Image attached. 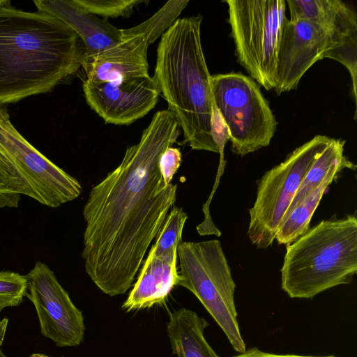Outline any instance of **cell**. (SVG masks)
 I'll use <instances>...</instances> for the list:
<instances>
[{
  "instance_id": "ffe728a7",
  "label": "cell",
  "mask_w": 357,
  "mask_h": 357,
  "mask_svg": "<svg viewBox=\"0 0 357 357\" xmlns=\"http://www.w3.org/2000/svg\"><path fill=\"white\" fill-rule=\"evenodd\" d=\"M22 195L36 199L29 185L0 148V209L17 208Z\"/></svg>"
},
{
  "instance_id": "30bf717a",
  "label": "cell",
  "mask_w": 357,
  "mask_h": 357,
  "mask_svg": "<svg viewBox=\"0 0 357 357\" xmlns=\"http://www.w3.org/2000/svg\"><path fill=\"white\" fill-rule=\"evenodd\" d=\"M188 0L167 1L153 16L128 29H122V38L116 45L84 60L86 79L112 82L149 75V46L178 18Z\"/></svg>"
},
{
  "instance_id": "e0dca14e",
  "label": "cell",
  "mask_w": 357,
  "mask_h": 357,
  "mask_svg": "<svg viewBox=\"0 0 357 357\" xmlns=\"http://www.w3.org/2000/svg\"><path fill=\"white\" fill-rule=\"evenodd\" d=\"M291 21L309 20L348 37H357V15L340 0H287Z\"/></svg>"
},
{
  "instance_id": "52a82bcc",
  "label": "cell",
  "mask_w": 357,
  "mask_h": 357,
  "mask_svg": "<svg viewBox=\"0 0 357 357\" xmlns=\"http://www.w3.org/2000/svg\"><path fill=\"white\" fill-rule=\"evenodd\" d=\"M211 86L232 152L244 156L268 146L278 123L259 85L250 77L231 72L211 75Z\"/></svg>"
},
{
  "instance_id": "6da1fadb",
  "label": "cell",
  "mask_w": 357,
  "mask_h": 357,
  "mask_svg": "<svg viewBox=\"0 0 357 357\" xmlns=\"http://www.w3.org/2000/svg\"><path fill=\"white\" fill-rule=\"evenodd\" d=\"M181 128L167 109L158 111L119 165L91 190L83 209L85 271L104 294H125L176 198L159 169Z\"/></svg>"
},
{
  "instance_id": "9c48e42d",
  "label": "cell",
  "mask_w": 357,
  "mask_h": 357,
  "mask_svg": "<svg viewBox=\"0 0 357 357\" xmlns=\"http://www.w3.org/2000/svg\"><path fill=\"white\" fill-rule=\"evenodd\" d=\"M356 57L357 37L344 36L309 20L287 19L277 54L274 90L280 96L296 89L308 69L324 58L335 59L354 72Z\"/></svg>"
},
{
  "instance_id": "ba28073f",
  "label": "cell",
  "mask_w": 357,
  "mask_h": 357,
  "mask_svg": "<svg viewBox=\"0 0 357 357\" xmlns=\"http://www.w3.org/2000/svg\"><path fill=\"white\" fill-rule=\"evenodd\" d=\"M332 140L318 135L267 171L257 183V196L249 209L248 236L259 249L272 245L278 229L307 171Z\"/></svg>"
},
{
  "instance_id": "2e32d148",
  "label": "cell",
  "mask_w": 357,
  "mask_h": 357,
  "mask_svg": "<svg viewBox=\"0 0 357 357\" xmlns=\"http://www.w3.org/2000/svg\"><path fill=\"white\" fill-rule=\"evenodd\" d=\"M209 324L195 312L181 308L169 315L167 334L177 357H220L209 345L204 331Z\"/></svg>"
},
{
  "instance_id": "7c38bea8",
  "label": "cell",
  "mask_w": 357,
  "mask_h": 357,
  "mask_svg": "<svg viewBox=\"0 0 357 357\" xmlns=\"http://www.w3.org/2000/svg\"><path fill=\"white\" fill-rule=\"evenodd\" d=\"M29 294L39 320L40 332L58 347H76L84 339L82 312L47 265L37 261L26 275Z\"/></svg>"
},
{
  "instance_id": "5bb4252c",
  "label": "cell",
  "mask_w": 357,
  "mask_h": 357,
  "mask_svg": "<svg viewBox=\"0 0 357 357\" xmlns=\"http://www.w3.org/2000/svg\"><path fill=\"white\" fill-rule=\"evenodd\" d=\"M177 248L167 250L151 245L123 309L127 312L139 310L165 301L180 280Z\"/></svg>"
},
{
  "instance_id": "3957f363",
  "label": "cell",
  "mask_w": 357,
  "mask_h": 357,
  "mask_svg": "<svg viewBox=\"0 0 357 357\" xmlns=\"http://www.w3.org/2000/svg\"><path fill=\"white\" fill-rule=\"evenodd\" d=\"M203 17L178 18L161 36L154 79L193 150L218 153L211 135V77L202 41Z\"/></svg>"
},
{
  "instance_id": "9a60e30c",
  "label": "cell",
  "mask_w": 357,
  "mask_h": 357,
  "mask_svg": "<svg viewBox=\"0 0 357 357\" xmlns=\"http://www.w3.org/2000/svg\"><path fill=\"white\" fill-rule=\"evenodd\" d=\"M33 3L38 11L56 17L78 35L85 47L84 59L116 45L122 38V29L110 24L107 18L85 11L74 0H38Z\"/></svg>"
},
{
  "instance_id": "484cf974",
  "label": "cell",
  "mask_w": 357,
  "mask_h": 357,
  "mask_svg": "<svg viewBox=\"0 0 357 357\" xmlns=\"http://www.w3.org/2000/svg\"><path fill=\"white\" fill-rule=\"evenodd\" d=\"M7 326L8 319L6 318L0 321V357H6L2 352L1 345L5 338Z\"/></svg>"
},
{
  "instance_id": "83f0119b",
  "label": "cell",
  "mask_w": 357,
  "mask_h": 357,
  "mask_svg": "<svg viewBox=\"0 0 357 357\" xmlns=\"http://www.w3.org/2000/svg\"><path fill=\"white\" fill-rule=\"evenodd\" d=\"M30 357H50L41 354H33Z\"/></svg>"
},
{
  "instance_id": "cb8c5ba5",
  "label": "cell",
  "mask_w": 357,
  "mask_h": 357,
  "mask_svg": "<svg viewBox=\"0 0 357 357\" xmlns=\"http://www.w3.org/2000/svg\"><path fill=\"white\" fill-rule=\"evenodd\" d=\"M182 162V155L178 148L169 147L161 155L159 160V169L166 185L172 183L174 175Z\"/></svg>"
},
{
  "instance_id": "277c9868",
  "label": "cell",
  "mask_w": 357,
  "mask_h": 357,
  "mask_svg": "<svg viewBox=\"0 0 357 357\" xmlns=\"http://www.w3.org/2000/svg\"><path fill=\"white\" fill-rule=\"evenodd\" d=\"M281 287L292 298H312L357 273V218L323 220L286 245Z\"/></svg>"
},
{
  "instance_id": "d4e9b609",
  "label": "cell",
  "mask_w": 357,
  "mask_h": 357,
  "mask_svg": "<svg viewBox=\"0 0 357 357\" xmlns=\"http://www.w3.org/2000/svg\"><path fill=\"white\" fill-rule=\"evenodd\" d=\"M233 357H338L335 356H301L296 354H276L269 352H266L260 350L259 348L254 347L246 349L243 353L238 354Z\"/></svg>"
},
{
  "instance_id": "4fadbf2b",
  "label": "cell",
  "mask_w": 357,
  "mask_h": 357,
  "mask_svg": "<svg viewBox=\"0 0 357 357\" xmlns=\"http://www.w3.org/2000/svg\"><path fill=\"white\" fill-rule=\"evenodd\" d=\"M86 102L106 123L129 125L144 117L160 94L149 75L112 82L86 79L82 85Z\"/></svg>"
},
{
  "instance_id": "7402d4cb",
  "label": "cell",
  "mask_w": 357,
  "mask_h": 357,
  "mask_svg": "<svg viewBox=\"0 0 357 357\" xmlns=\"http://www.w3.org/2000/svg\"><path fill=\"white\" fill-rule=\"evenodd\" d=\"M85 11L104 18L128 17L142 0H74Z\"/></svg>"
},
{
  "instance_id": "8992f818",
  "label": "cell",
  "mask_w": 357,
  "mask_h": 357,
  "mask_svg": "<svg viewBox=\"0 0 357 357\" xmlns=\"http://www.w3.org/2000/svg\"><path fill=\"white\" fill-rule=\"evenodd\" d=\"M238 62L266 90L275 86L276 60L286 17L285 0H227Z\"/></svg>"
},
{
  "instance_id": "603a6c76",
  "label": "cell",
  "mask_w": 357,
  "mask_h": 357,
  "mask_svg": "<svg viewBox=\"0 0 357 357\" xmlns=\"http://www.w3.org/2000/svg\"><path fill=\"white\" fill-rule=\"evenodd\" d=\"M211 135L215 143L220 155V164L216 175V181H219L224 172L225 161L224 159V150L226 142L229 140V132L220 112L216 108L213 101L212 103V113L211 120Z\"/></svg>"
},
{
  "instance_id": "5b68a950",
  "label": "cell",
  "mask_w": 357,
  "mask_h": 357,
  "mask_svg": "<svg viewBox=\"0 0 357 357\" xmlns=\"http://www.w3.org/2000/svg\"><path fill=\"white\" fill-rule=\"evenodd\" d=\"M178 284L201 302L238 354L246 350L237 320L236 284L220 241H181L177 248Z\"/></svg>"
},
{
  "instance_id": "7a4b0ae2",
  "label": "cell",
  "mask_w": 357,
  "mask_h": 357,
  "mask_svg": "<svg viewBox=\"0 0 357 357\" xmlns=\"http://www.w3.org/2000/svg\"><path fill=\"white\" fill-rule=\"evenodd\" d=\"M84 59L80 38L56 17L0 8V105L51 91Z\"/></svg>"
},
{
  "instance_id": "44dd1931",
  "label": "cell",
  "mask_w": 357,
  "mask_h": 357,
  "mask_svg": "<svg viewBox=\"0 0 357 357\" xmlns=\"http://www.w3.org/2000/svg\"><path fill=\"white\" fill-rule=\"evenodd\" d=\"M27 290L26 275L0 271V312L6 307L19 305L26 296Z\"/></svg>"
},
{
  "instance_id": "8fae6325",
  "label": "cell",
  "mask_w": 357,
  "mask_h": 357,
  "mask_svg": "<svg viewBox=\"0 0 357 357\" xmlns=\"http://www.w3.org/2000/svg\"><path fill=\"white\" fill-rule=\"evenodd\" d=\"M0 148L36 196V200L56 208L79 196L80 183L29 143L0 107Z\"/></svg>"
},
{
  "instance_id": "4316f807",
  "label": "cell",
  "mask_w": 357,
  "mask_h": 357,
  "mask_svg": "<svg viewBox=\"0 0 357 357\" xmlns=\"http://www.w3.org/2000/svg\"><path fill=\"white\" fill-rule=\"evenodd\" d=\"M11 6V2L9 0H0V8Z\"/></svg>"
},
{
  "instance_id": "ac0fdd59",
  "label": "cell",
  "mask_w": 357,
  "mask_h": 357,
  "mask_svg": "<svg viewBox=\"0 0 357 357\" xmlns=\"http://www.w3.org/2000/svg\"><path fill=\"white\" fill-rule=\"evenodd\" d=\"M344 140L332 138L307 171L284 218L328 178H336L344 169L356 170V165L344 155Z\"/></svg>"
},
{
  "instance_id": "d6986e66",
  "label": "cell",
  "mask_w": 357,
  "mask_h": 357,
  "mask_svg": "<svg viewBox=\"0 0 357 357\" xmlns=\"http://www.w3.org/2000/svg\"><path fill=\"white\" fill-rule=\"evenodd\" d=\"M334 179L331 177L324 181L284 218L275 235L278 244H290L309 229L313 214Z\"/></svg>"
}]
</instances>
